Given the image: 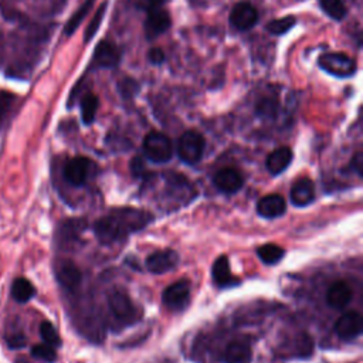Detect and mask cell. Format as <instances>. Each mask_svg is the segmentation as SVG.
Returning <instances> with one entry per match:
<instances>
[{
  "mask_svg": "<svg viewBox=\"0 0 363 363\" xmlns=\"http://www.w3.org/2000/svg\"><path fill=\"white\" fill-rule=\"evenodd\" d=\"M152 220L153 216L145 210L116 208L94 224V233L101 244L109 245L145 228Z\"/></svg>",
  "mask_w": 363,
  "mask_h": 363,
  "instance_id": "cell-1",
  "label": "cell"
},
{
  "mask_svg": "<svg viewBox=\"0 0 363 363\" xmlns=\"http://www.w3.org/2000/svg\"><path fill=\"white\" fill-rule=\"evenodd\" d=\"M145 156L155 163H166L172 159L173 146L170 139L160 132H149L143 139Z\"/></svg>",
  "mask_w": 363,
  "mask_h": 363,
  "instance_id": "cell-2",
  "label": "cell"
},
{
  "mask_svg": "<svg viewBox=\"0 0 363 363\" xmlns=\"http://www.w3.org/2000/svg\"><path fill=\"white\" fill-rule=\"evenodd\" d=\"M318 64L323 71L337 78L350 77L356 71V61L345 52H325L319 57Z\"/></svg>",
  "mask_w": 363,
  "mask_h": 363,
  "instance_id": "cell-3",
  "label": "cell"
},
{
  "mask_svg": "<svg viewBox=\"0 0 363 363\" xmlns=\"http://www.w3.org/2000/svg\"><path fill=\"white\" fill-rule=\"evenodd\" d=\"M204 145V138L197 130H186L177 143L179 157L187 164H194L201 159Z\"/></svg>",
  "mask_w": 363,
  "mask_h": 363,
  "instance_id": "cell-4",
  "label": "cell"
},
{
  "mask_svg": "<svg viewBox=\"0 0 363 363\" xmlns=\"http://www.w3.org/2000/svg\"><path fill=\"white\" fill-rule=\"evenodd\" d=\"M190 298V282L187 279L177 281L169 285L162 295L163 303L172 311L183 309Z\"/></svg>",
  "mask_w": 363,
  "mask_h": 363,
  "instance_id": "cell-5",
  "label": "cell"
},
{
  "mask_svg": "<svg viewBox=\"0 0 363 363\" xmlns=\"http://www.w3.org/2000/svg\"><path fill=\"white\" fill-rule=\"evenodd\" d=\"M363 329V318L357 311L345 312L335 323L336 335L343 340L356 339Z\"/></svg>",
  "mask_w": 363,
  "mask_h": 363,
  "instance_id": "cell-6",
  "label": "cell"
},
{
  "mask_svg": "<svg viewBox=\"0 0 363 363\" xmlns=\"http://www.w3.org/2000/svg\"><path fill=\"white\" fill-rule=\"evenodd\" d=\"M91 167H92V162L88 157H84V156L72 157L67 162L64 167V177L72 186H82L89 176Z\"/></svg>",
  "mask_w": 363,
  "mask_h": 363,
  "instance_id": "cell-7",
  "label": "cell"
},
{
  "mask_svg": "<svg viewBox=\"0 0 363 363\" xmlns=\"http://www.w3.org/2000/svg\"><path fill=\"white\" fill-rule=\"evenodd\" d=\"M146 268L152 274H164L174 269L179 264V255L173 250H159L147 255Z\"/></svg>",
  "mask_w": 363,
  "mask_h": 363,
  "instance_id": "cell-8",
  "label": "cell"
},
{
  "mask_svg": "<svg viewBox=\"0 0 363 363\" xmlns=\"http://www.w3.org/2000/svg\"><path fill=\"white\" fill-rule=\"evenodd\" d=\"M108 305L113 316H116L119 320H133L136 318L135 315V306L123 291H112L108 296Z\"/></svg>",
  "mask_w": 363,
  "mask_h": 363,
  "instance_id": "cell-9",
  "label": "cell"
},
{
  "mask_svg": "<svg viewBox=\"0 0 363 363\" xmlns=\"http://www.w3.org/2000/svg\"><path fill=\"white\" fill-rule=\"evenodd\" d=\"M257 20H258V13L255 7L245 1L235 4L230 13V23L233 24L234 28L241 31L250 30L251 27H254Z\"/></svg>",
  "mask_w": 363,
  "mask_h": 363,
  "instance_id": "cell-10",
  "label": "cell"
},
{
  "mask_svg": "<svg viewBox=\"0 0 363 363\" xmlns=\"http://www.w3.org/2000/svg\"><path fill=\"white\" fill-rule=\"evenodd\" d=\"M55 277L58 284L67 291H75L79 286L82 278L78 267L69 259H62L57 264Z\"/></svg>",
  "mask_w": 363,
  "mask_h": 363,
  "instance_id": "cell-11",
  "label": "cell"
},
{
  "mask_svg": "<svg viewBox=\"0 0 363 363\" xmlns=\"http://www.w3.org/2000/svg\"><path fill=\"white\" fill-rule=\"evenodd\" d=\"M169 27H170V16L164 9L159 7L147 11V17L145 20L146 38L153 40L162 33H164Z\"/></svg>",
  "mask_w": 363,
  "mask_h": 363,
  "instance_id": "cell-12",
  "label": "cell"
},
{
  "mask_svg": "<svg viewBox=\"0 0 363 363\" xmlns=\"http://www.w3.org/2000/svg\"><path fill=\"white\" fill-rule=\"evenodd\" d=\"M213 183L214 186L227 194H233L235 191H238L242 187L244 179L240 174V172H237L235 169L231 167H225L218 170L214 177H213Z\"/></svg>",
  "mask_w": 363,
  "mask_h": 363,
  "instance_id": "cell-13",
  "label": "cell"
},
{
  "mask_svg": "<svg viewBox=\"0 0 363 363\" xmlns=\"http://www.w3.org/2000/svg\"><path fill=\"white\" fill-rule=\"evenodd\" d=\"M119 60L121 51L118 47L109 41H101L94 51L92 65L99 68H112L119 62Z\"/></svg>",
  "mask_w": 363,
  "mask_h": 363,
  "instance_id": "cell-14",
  "label": "cell"
},
{
  "mask_svg": "<svg viewBox=\"0 0 363 363\" xmlns=\"http://www.w3.org/2000/svg\"><path fill=\"white\" fill-rule=\"evenodd\" d=\"M315 200V186L308 177H302L292 184L291 201L296 207H305Z\"/></svg>",
  "mask_w": 363,
  "mask_h": 363,
  "instance_id": "cell-15",
  "label": "cell"
},
{
  "mask_svg": "<svg viewBox=\"0 0 363 363\" xmlns=\"http://www.w3.org/2000/svg\"><path fill=\"white\" fill-rule=\"evenodd\" d=\"M286 203L279 194H267L257 203V211L264 218H277L285 213Z\"/></svg>",
  "mask_w": 363,
  "mask_h": 363,
  "instance_id": "cell-16",
  "label": "cell"
},
{
  "mask_svg": "<svg viewBox=\"0 0 363 363\" xmlns=\"http://www.w3.org/2000/svg\"><path fill=\"white\" fill-rule=\"evenodd\" d=\"M352 299V288L343 282H333L326 292V302L333 309H343Z\"/></svg>",
  "mask_w": 363,
  "mask_h": 363,
  "instance_id": "cell-17",
  "label": "cell"
},
{
  "mask_svg": "<svg viewBox=\"0 0 363 363\" xmlns=\"http://www.w3.org/2000/svg\"><path fill=\"white\" fill-rule=\"evenodd\" d=\"M223 359L224 363H251V346L244 340H233L225 346Z\"/></svg>",
  "mask_w": 363,
  "mask_h": 363,
  "instance_id": "cell-18",
  "label": "cell"
},
{
  "mask_svg": "<svg viewBox=\"0 0 363 363\" xmlns=\"http://www.w3.org/2000/svg\"><path fill=\"white\" fill-rule=\"evenodd\" d=\"M292 150L286 146H281L275 150H272L267 157V169L272 176H278L282 173L292 162Z\"/></svg>",
  "mask_w": 363,
  "mask_h": 363,
  "instance_id": "cell-19",
  "label": "cell"
},
{
  "mask_svg": "<svg viewBox=\"0 0 363 363\" xmlns=\"http://www.w3.org/2000/svg\"><path fill=\"white\" fill-rule=\"evenodd\" d=\"M211 274H213V279L214 282L224 288V286H231V285H237L238 281L235 279V277L231 274V269H230V262H228V258L225 255H221L218 257L214 264H213V268H211Z\"/></svg>",
  "mask_w": 363,
  "mask_h": 363,
  "instance_id": "cell-20",
  "label": "cell"
},
{
  "mask_svg": "<svg viewBox=\"0 0 363 363\" xmlns=\"http://www.w3.org/2000/svg\"><path fill=\"white\" fill-rule=\"evenodd\" d=\"M35 294V289L33 284L26 278H17L14 279L11 285V295L17 302H27L30 301Z\"/></svg>",
  "mask_w": 363,
  "mask_h": 363,
  "instance_id": "cell-21",
  "label": "cell"
},
{
  "mask_svg": "<svg viewBox=\"0 0 363 363\" xmlns=\"http://www.w3.org/2000/svg\"><path fill=\"white\" fill-rule=\"evenodd\" d=\"M98 96L94 94H86L82 101H81V116H82V122L85 125H91L95 119L96 111H98Z\"/></svg>",
  "mask_w": 363,
  "mask_h": 363,
  "instance_id": "cell-22",
  "label": "cell"
},
{
  "mask_svg": "<svg viewBox=\"0 0 363 363\" xmlns=\"http://www.w3.org/2000/svg\"><path fill=\"white\" fill-rule=\"evenodd\" d=\"M94 1H95V0H85V1L81 4V7L71 16V18L67 21L65 28H64V33H65L67 35H71V34L78 28V26L82 23V20L86 17V14L91 11V9H92V6H94Z\"/></svg>",
  "mask_w": 363,
  "mask_h": 363,
  "instance_id": "cell-23",
  "label": "cell"
},
{
  "mask_svg": "<svg viewBox=\"0 0 363 363\" xmlns=\"http://www.w3.org/2000/svg\"><path fill=\"white\" fill-rule=\"evenodd\" d=\"M257 254L264 264L274 265L282 259L284 248L277 244H265L257 250Z\"/></svg>",
  "mask_w": 363,
  "mask_h": 363,
  "instance_id": "cell-24",
  "label": "cell"
},
{
  "mask_svg": "<svg viewBox=\"0 0 363 363\" xmlns=\"http://www.w3.org/2000/svg\"><path fill=\"white\" fill-rule=\"evenodd\" d=\"M295 24H296V18L294 16H285V17H281V18L271 20L267 24V30L271 34L281 35V34H285L286 31H289Z\"/></svg>",
  "mask_w": 363,
  "mask_h": 363,
  "instance_id": "cell-25",
  "label": "cell"
},
{
  "mask_svg": "<svg viewBox=\"0 0 363 363\" xmlns=\"http://www.w3.org/2000/svg\"><path fill=\"white\" fill-rule=\"evenodd\" d=\"M323 11L333 20H343L346 16V6L342 0H319Z\"/></svg>",
  "mask_w": 363,
  "mask_h": 363,
  "instance_id": "cell-26",
  "label": "cell"
},
{
  "mask_svg": "<svg viewBox=\"0 0 363 363\" xmlns=\"http://www.w3.org/2000/svg\"><path fill=\"white\" fill-rule=\"evenodd\" d=\"M255 111L261 118H274L278 111V101L272 96H264L257 102Z\"/></svg>",
  "mask_w": 363,
  "mask_h": 363,
  "instance_id": "cell-27",
  "label": "cell"
},
{
  "mask_svg": "<svg viewBox=\"0 0 363 363\" xmlns=\"http://www.w3.org/2000/svg\"><path fill=\"white\" fill-rule=\"evenodd\" d=\"M105 10H106V1H104V3L98 7V10L95 11V14L92 16L91 23L88 24V27H86V30H85V35H84L85 43H88V41L95 35V33L98 31V28H99V26H101V23H102Z\"/></svg>",
  "mask_w": 363,
  "mask_h": 363,
  "instance_id": "cell-28",
  "label": "cell"
},
{
  "mask_svg": "<svg viewBox=\"0 0 363 363\" xmlns=\"http://www.w3.org/2000/svg\"><path fill=\"white\" fill-rule=\"evenodd\" d=\"M40 335H41L44 343H47V345H50V346H52V347H57V346L61 345V339H60V336H58V332H57V329L52 326L51 322H47V320H45V322H43V323L40 325Z\"/></svg>",
  "mask_w": 363,
  "mask_h": 363,
  "instance_id": "cell-29",
  "label": "cell"
},
{
  "mask_svg": "<svg viewBox=\"0 0 363 363\" xmlns=\"http://www.w3.org/2000/svg\"><path fill=\"white\" fill-rule=\"evenodd\" d=\"M31 354L35 357V359H40L45 363H52L55 362L57 359V353H55V349L47 343H40V345H35L33 346L31 349Z\"/></svg>",
  "mask_w": 363,
  "mask_h": 363,
  "instance_id": "cell-30",
  "label": "cell"
},
{
  "mask_svg": "<svg viewBox=\"0 0 363 363\" xmlns=\"http://www.w3.org/2000/svg\"><path fill=\"white\" fill-rule=\"evenodd\" d=\"M147 58L152 64H160L163 62L164 60V52L160 50V48H152L149 52H147Z\"/></svg>",
  "mask_w": 363,
  "mask_h": 363,
  "instance_id": "cell-31",
  "label": "cell"
},
{
  "mask_svg": "<svg viewBox=\"0 0 363 363\" xmlns=\"http://www.w3.org/2000/svg\"><path fill=\"white\" fill-rule=\"evenodd\" d=\"M130 170H132V173H133L135 177H139V176L143 173L145 166H143V162H142L140 157H133V159H132V162H130Z\"/></svg>",
  "mask_w": 363,
  "mask_h": 363,
  "instance_id": "cell-32",
  "label": "cell"
},
{
  "mask_svg": "<svg viewBox=\"0 0 363 363\" xmlns=\"http://www.w3.org/2000/svg\"><path fill=\"white\" fill-rule=\"evenodd\" d=\"M162 3H163V0H139V6L146 11L162 7Z\"/></svg>",
  "mask_w": 363,
  "mask_h": 363,
  "instance_id": "cell-33",
  "label": "cell"
},
{
  "mask_svg": "<svg viewBox=\"0 0 363 363\" xmlns=\"http://www.w3.org/2000/svg\"><path fill=\"white\" fill-rule=\"evenodd\" d=\"M7 343H9V346L11 349L23 347L24 343H26V339H24V336L21 333H18V335H13L11 337H7Z\"/></svg>",
  "mask_w": 363,
  "mask_h": 363,
  "instance_id": "cell-34",
  "label": "cell"
},
{
  "mask_svg": "<svg viewBox=\"0 0 363 363\" xmlns=\"http://www.w3.org/2000/svg\"><path fill=\"white\" fill-rule=\"evenodd\" d=\"M352 167L354 169V172L359 174V176H362V166H363V155H362V152H357L353 157H352Z\"/></svg>",
  "mask_w": 363,
  "mask_h": 363,
  "instance_id": "cell-35",
  "label": "cell"
},
{
  "mask_svg": "<svg viewBox=\"0 0 363 363\" xmlns=\"http://www.w3.org/2000/svg\"><path fill=\"white\" fill-rule=\"evenodd\" d=\"M1 118H3V106L0 104V123H1Z\"/></svg>",
  "mask_w": 363,
  "mask_h": 363,
  "instance_id": "cell-36",
  "label": "cell"
}]
</instances>
